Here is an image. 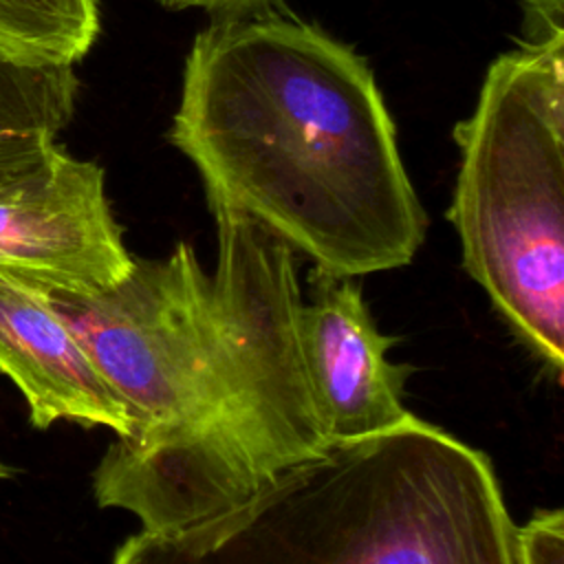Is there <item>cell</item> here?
<instances>
[{"instance_id": "ba28073f", "label": "cell", "mask_w": 564, "mask_h": 564, "mask_svg": "<svg viewBox=\"0 0 564 564\" xmlns=\"http://www.w3.org/2000/svg\"><path fill=\"white\" fill-rule=\"evenodd\" d=\"M99 35L97 0H0V48L75 66Z\"/></svg>"}, {"instance_id": "8fae6325", "label": "cell", "mask_w": 564, "mask_h": 564, "mask_svg": "<svg viewBox=\"0 0 564 564\" xmlns=\"http://www.w3.org/2000/svg\"><path fill=\"white\" fill-rule=\"evenodd\" d=\"M159 4L172 11L203 9L214 18L220 15H240V13H260L269 9H282V0H156Z\"/></svg>"}, {"instance_id": "52a82bcc", "label": "cell", "mask_w": 564, "mask_h": 564, "mask_svg": "<svg viewBox=\"0 0 564 564\" xmlns=\"http://www.w3.org/2000/svg\"><path fill=\"white\" fill-rule=\"evenodd\" d=\"M0 370L20 388L37 430L55 421L104 425L126 436L121 399L55 311L48 295L0 271Z\"/></svg>"}, {"instance_id": "277c9868", "label": "cell", "mask_w": 564, "mask_h": 564, "mask_svg": "<svg viewBox=\"0 0 564 564\" xmlns=\"http://www.w3.org/2000/svg\"><path fill=\"white\" fill-rule=\"evenodd\" d=\"M520 37L454 126L447 218L463 267L516 337L564 368V0H522Z\"/></svg>"}, {"instance_id": "7c38bea8", "label": "cell", "mask_w": 564, "mask_h": 564, "mask_svg": "<svg viewBox=\"0 0 564 564\" xmlns=\"http://www.w3.org/2000/svg\"><path fill=\"white\" fill-rule=\"evenodd\" d=\"M13 471H11V467L7 465V463H2L0 460V480H4V478H9Z\"/></svg>"}, {"instance_id": "3957f363", "label": "cell", "mask_w": 564, "mask_h": 564, "mask_svg": "<svg viewBox=\"0 0 564 564\" xmlns=\"http://www.w3.org/2000/svg\"><path fill=\"white\" fill-rule=\"evenodd\" d=\"M112 564H522L491 460L423 421L335 441L249 500L139 531Z\"/></svg>"}, {"instance_id": "8992f818", "label": "cell", "mask_w": 564, "mask_h": 564, "mask_svg": "<svg viewBox=\"0 0 564 564\" xmlns=\"http://www.w3.org/2000/svg\"><path fill=\"white\" fill-rule=\"evenodd\" d=\"M300 308V346L326 436L359 441L416 419L401 401L410 366L392 364V337L375 326L357 278L313 269Z\"/></svg>"}, {"instance_id": "7a4b0ae2", "label": "cell", "mask_w": 564, "mask_h": 564, "mask_svg": "<svg viewBox=\"0 0 564 564\" xmlns=\"http://www.w3.org/2000/svg\"><path fill=\"white\" fill-rule=\"evenodd\" d=\"M165 137L207 198L260 220L315 269H399L425 240L366 57L282 9L220 15L194 35Z\"/></svg>"}, {"instance_id": "5b68a950", "label": "cell", "mask_w": 564, "mask_h": 564, "mask_svg": "<svg viewBox=\"0 0 564 564\" xmlns=\"http://www.w3.org/2000/svg\"><path fill=\"white\" fill-rule=\"evenodd\" d=\"M132 258L99 163L57 145L40 167L0 185V271L42 291L88 295L121 282Z\"/></svg>"}, {"instance_id": "30bf717a", "label": "cell", "mask_w": 564, "mask_h": 564, "mask_svg": "<svg viewBox=\"0 0 564 564\" xmlns=\"http://www.w3.org/2000/svg\"><path fill=\"white\" fill-rule=\"evenodd\" d=\"M522 564H564V513L562 509H540L518 527Z\"/></svg>"}, {"instance_id": "6da1fadb", "label": "cell", "mask_w": 564, "mask_h": 564, "mask_svg": "<svg viewBox=\"0 0 564 564\" xmlns=\"http://www.w3.org/2000/svg\"><path fill=\"white\" fill-rule=\"evenodd\" d=\"M216 267L189 242L132 258L115 286L44 291L130 419L97 469L99 507L170 531L231 509L333 441L300 346L297 253L220 198Z\"/></svg>"}, {"instance_id": "9c48e42d", "label": "cell", "mask_w": 564, "mask_h": 564, "mask_svg": "<svg viewBox=\"0 0 564 564\" xmlns=\"http://www.w3.org/2000/svg\"><path fill=\"white\" fill-rule=\"evenodd\" d=\"M57 145V132L51 130H0V185L40 167Z\"/></svg>"}]
</instances>
